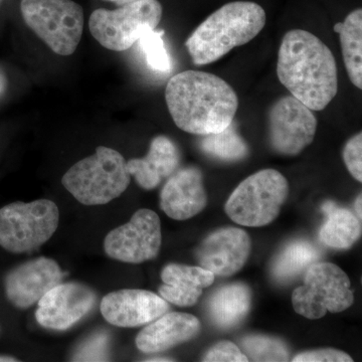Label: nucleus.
<instances>
[{
	"label": "nucleus",
	"mask_w": 362,
	"mask_h": 362,
	"mask_svg": "<svg viewBox=\"0 0 362 362\" xmlns=\"http://www.w3.org/2000/svg\"><path fill=\"white\" fill-rule=\"evenodd\" d=\"M165 100L176 126L195 135L226 129L239 108L232 86L214 74L201 71L173 76L166 86Z\"/></svg>",
	"instance_id": "obj_1"
},
{
	"label": "nucleus",
	"mask_w": 362,
	"mask_h": 362,
	"mask_svg": "<svg viewBox=\"0 0 362 362\" xmlns=\"http://www.w3.org/2000/svg\"><path fill=\"white\" fill-rule=\"evenodd\" d=\"M279 80L312 111L325 109L337 94V66L329 47L313 33L292 30L283 37L277 62Z\"/></svg>",
	"instance_id": "obj_2"
},
{
	"label": "nucleus",
	"mask_w": 362,
	"mask_h": 362,
	"mask_svg": "<svg viewBox=\"0 0 362 362\" xmlns=\"http://www.w3.org/2000/svg\"><path fill=\"white\" fill-rule=\"evenodd\" d=\"M266 13L256 2L233 1L221 6L197 26L185 45L194 65L214 63L235 47L254 40L266 25Z\"/></svg>",
	"instance_id": "obj_3"
},
{
	"label": "nucleus",
	"mask_w": 362,
	"mask_h": 362,
	"mask_svg": "<svg viewBox=\"0 0 362 362\" xmlns=\"http://www.w3.org/2000/svg\"><path fill=\"white\" fill-rule=\"evenodd\" d=\"M131 175L122 154L99 146L93 156L74 164L62 178L64 187L85 206H103L120 197Z\"/></svg>",
	"instance_id": "obj_4"
},
{
	"label": "nucleus",
	"mask_w": 362,
	"mask_h": 362,
	"mask_svg": "<svg viewBox=\"0 0 362 362\" xmlns=\"http://www.w3.org/2000/svg\"><path fill=\"white\" fill-rule=\"evenodd\" d=\"M289 194L284 175L264 169L240 183L226 202L225 209L238 225L261 228L270 225L280 214Z\"/></svg>",
	"instance_id": "obj_5"
},
{
	"label": "nucleus",
	"mask_w": 362,
	"mask_h": 362,
	"mask_svg": "<svg viewBox=\"0 0 362 362\" xmlns=\"http://www.w3.org/2000/svg\"><path fill=\"white\" fill-rule=\"evenodd\" d=\"M23 21L52 52L71 56L77 49L83 30L84 13L73 0H21Z\"/></svg>",
	"instance_id": "obj_6"
},
{
	"label": "nucleus",
	"mask_w": 362,
	"mask_h": 362,
	"mask_svg": "<svg viewBox=\"0 0 362 362\" xmlns=\"http://www.w3.org/2000/svg\"><path fill=\"white\" fill-rule=\"evenodd\" d=\"M58 206L49 199L14 202L0 209V246L13 254L39 249L59 226Z\"/></svg>",
	"instance_id": "obj_7"
},
{
	"label": "nucleus",
	"mask_w": 362,
	"mask_h": 362,
	"mask_svg": "<svg viewBox=\"0 0 362 362\" xmlns=\"http://www.w3.org/2000/svg\"><path fill=\"white\" fill-rule=\"evenodd\" d=\"M349 276L328 262L314 263L307 269L303 285L292 294L295 312L305 318L320 319L327 312L340 313L354 304Z\"/></svg>",
	"instance_id": "obj_8"
},
{
	"label": "nucleus",
	"mask_w": 362,
	"mask_h": 362,
	"mask_svg": "<svg viewBox=\"0 0 362 362\" xmlns=\"http://www.w3.org/2000/svg\"><path fill=\"white\" fill-rule=\"evenodd\" d=\"M163 9L157 0H140L115 9H97L90 14V32L110 51H127L149 30H156Z\"/></svg>",
	"instance_id": "obj_9"
},
{
	"label": "nucleus",
	"mask_w": 362,
	"mask_h": 362,
	"mask_svg": "<svg viewBox=\"0 0 362 362\" xmlns=\"http://www.w3.org/2000/svg\"><path fill=\"white\" fill-rule=\"evenodd\" d=\"M160 218L150 209L133 214L125 225L114 228L104 240L107 256L128 264H141L156 259L160 251Z\"/></svg>",
	"instance_id": "obj_10"
},
{
	"label": "nucleus",
	"mask_w": 362,
	"mask_h": 362,
	"mask_svg": "<svg viewBox=\"0 0 362 362\" xmlns=\"http://www.w3.org/2000/svg\"><path fill=\"white\" fill-rule=\"evenodd\" d=\"M269 139L282 156H295L313 142L317 119L306 105L293 96L281 98L269 112Z\"/></svg>",
	"instance_id": "obj_11"
},
{
	"label": "nucleus",
	"mask_w": 362,
	"mask_h": 362,
	"mask_svg": "<svg viewBox=\"0 0 362 362\" xmlns=\"http://www.w3.org/2000/svg\"><path fill=\"white\" fill-rule=\"evenodd\" d=\"M96 299L95 292L87 286L59 283L37 302L35 318L47 329L66 330L94 308Z\"/></svg>",
	"instance_id": "obj_12"
},
{
	"label": "nucleus",
	"mask_w": 362,
	"mask_h": 362,
	"mask_svg": "<svg viewBox=\"0 0 362 362\" xmlns=\"http://www.w3.org/2000/svg\"><path fill=\"white\" fill-rule=\"evenodd\" d=\"M251 251V238L244 230L225 228L202 240L197 259L199 266L214 275L230 277L244 268Z\"/></svg>",
	"instance_id": "obj_13"
},
{
	"label": "nucleus",
	"mask_w": 362,
	"mask_h": 362,
	"mask_svg": "<svg viewBox=\"0 0 362 362\" xmlns=\"http://www.w3.org/2000/svg\"><path fill=\"white\" fill-rule=\"evenodd\" d=\"M102 315L117 327L147 325L169 310L168 302L156 293L123 289L109 293L102 299Z\"/></svg>",
	"instance_id": "obj_14"
},
{
	"label": "nucleus",
	"mask_w": 362,
	"mask_h": 362,
	"mask_svg": "<svg viewBox=\"0 0 362 362\" xmlns=\"http://www.w3.org/2000/svg\"><path fill=\"white\" fill-rule=\"evenodd\" d=\"M64 276L65 273L54 259L45 257L32 259L7 275L6 296L18 308H30L59 285Z\"/></svg>",
	"instance_id": "obj_15"
},
{
	"label": "nucleus",
	"mask_w": 362,
	"mask_h": 362,
	"mask_svg": "<svg viewBox=\"0 0 362 362\" xmlns=\"http://www.w3.org/2000/svg\"><path fill=\"white\" fill-rule=\"evenodd\" d=\"M160 194V209L175 221H187L201 214L207 197L201 169L190 166L169 176Z\"/></svg>",
	"instance_id": "obj_16"
},
{
	"label": "nucleus",
	"mask_w": 362,
	"mask_h": 362,
	"mask_svg": "<svg viewBox=\"0 0 362 362\" xmlns=\"http://www.w3.org/2000/svg\"><path fill=\"white\" fill-rule=\"evenodd\" d=\"M201 327L199 319L192 314L166 312L140 331L136 346L143 354L166 351L197 337Z\"/></svg>",
	"instance_id": "obj_17"
},
{
	"label": "nucleus",
	"mask_w": 362,
	"mask_h": 362,
	"mask_svg": "<svg viewBox=\"0 0 362 362\" xmlns=\"http://www.w3.org/2000/svg\"><path fill=\"white\" fill-rule=\"evenodd\" d=\"M180 153L173 140L166 136H157L151 141L148 154L144 158L126 162L128 173L134 176L143 189L152 190L178 169Z\"/></svg>",
	"instance_id": "obj_18"
},
{
	"label": "nucleus",
	"mask_w": 362,
	"mask_h": 362,
	"mask_svg": "<svg viewBox=\"0 0 362 362\" xmlns=\"http://www.w3.org/2000/svg\"><path fill=\"white\" fill-rule=\"evenodd\" d=\"M163 284L158 292L164 300L178 307H192L197 303L202 290L214 284V275L202 267L169 264L161 272Z\"/></svg>",
	"instance_id": "obj_19"
},
{
	"label": "nucleus",
	"mask_w": 362,
	"mask_h": 362,
	"mask_svg": "<svg viewBox=\"0 0 362 362\" xmlns=\"http://www.w3.org/2000/svg\"><path fill=\"white\" fill-rule=\"evenodd\" d=\"M252 306V291L249 286L233 283L220 288L209 301V315L221 329L239 325Z\"/></svg>",
	"instance_id": "obj_20"
},
{
	"label": "nucleus",
	"mask_w": 362,
	"mask_h": 362,
	"mask_svg": "<svg viewBox=\"0 0 362 362\" xmlns=\"http://www.w3.org/2000/svg\"><path fill=\"white\" fill-rule=\"evenodd\" d=\"M327 220L319 230V240L334 249H349L361 235V220L347 209L327 202L322 207Z\"/></svg>",
	"instance_id": "obj_21"
},
{
	"label": "nucleus",
	"mask_w": 362,
	"mask_h": 362,
	"mask_svg": "<svg viewBox=\"0 0 362 362\" xmlns=\"http://www.w3.org/2000/svg\"><path fill=\"white\" fill-rule=\"evenodd\" d=\"M339 33L345 68L352 84L362 89V11L357 8L334 26Z\"/></svg>",
	"instance_id": "obj_22"
},
{
	"label": "nucleus",
	"mask_w": 362,
	"mask_h": 362,
	"mask_svg": "<svg viewBox=\"0 0 362 362\" xmlns=\"http://www.w3.org/2000/svg\"><path fill=\"white\" fill-rule=\"evenodd\" d=\"M321 257L320 250L308 240H295L278 255L272 265V275L279 282H287L307 270Z\"/></svg>",
	"instance_id": "obj_23"
},
{
	"label": "nucleus",
	"mask_w": 362,
	"mask_h": 362,
	"mask_svg": "<svg viewBox=\"0 0 362 362\" xmlns=\"http://www.w3.org/2000/svg\"><path fill=\"white\" fill-rule=\"evenodd\" d=\"M201 148L206 156L223 161H239L249 153L247 143L239 134L233 123L218 133L202 135Z\"/></svg>",
	"instance_id": "obj_24"
},
{
	"label": "nucleus",
	"mask_w": 362,
	"mask_h": 362,
	"mask_svg": "<svg viewBox=\"0 0 362 362\" xmlns=\"http://www.w3.org/2000/svg\"><path fill=\"white\" fill-rule=\"evenodd\" d=\"M242 345L252 361H287L289 358V350L278 338L249 335L243 338Z\"/></svg>",
	"instance_id": "obj_25"
},
{
	"label": "nucleus",
	"mask_w": 362,
	"mask_h": 362,
	"mask_svg": "<svg viewBox=\"0 0 362 362\" xmlns=\"http://www.w3.org/2000/svg\"><path fill=\"white\" fill-rule=\"evenodd\" d=\"M163 35V30H156V28L146 30L137 42L150 69L160 73H169L173 69V63L166 49Z\"/></svg>",
	"instance_id": "obj_26"
},
{
	"label": "nucleus",
	"mask_w": 362,
	"mask_h": 362,
	"mask_svg": "<svg viewBox=\"0 0 362 362\" xmlns=\"http://www.w3.org/2000/svg\"><path fill=\"white\" fill-rule=\"evenodd\" d=\"M109 337L106 333H97L82 344L74 356L75 361H108Z\"/></svg>",
	"instance_id": "obj_27"
},
{
	"label": "nucleus",
	"mask_w": 362,
	"mask_h": 362,
	"mask_svg": "<svg viewBox=\"0 0 362 362\" xmlns=\"http://www.w3.org/2000/svg\"><path fill=\"white\" fill-rule=\"evenodd\" d=\"M343 160L354 180L362 181V134L350 138L343 149Z\"/></svg>",
	"instance_id": "obj_28"
},
{
	"label": "nucleus",
	"mask_w": 362,
	"mask_h": 362,
	"mask_svg": "<svg viewBox=\"0 0 362 362\" xmlns=\"http://www.w3.org/2000/svg\"><path fill=\"white\" fill-rule=\"evenodd\" d=\"M202 361L206 362H245L249 361V358L246 354L240 351L235 343L221 341L207 351Z\"/></svg>",
	"instance_id": "obj_29"
},
{
	"label": "nucleus",
	"mask_w": 362,
	"mask_h": 362,
	"mask_svg": "<svg viewBox=\"0 0 362 362\" xmlns=\"http://www.w3.org/2000/svg\"><path fill=\"white\" fill-rule=\"evenodd\" d=\"M294 362H351L354 359L338 349H319L303 352L293 358Z\"/></svg>",
	"instance_id": "obj_30"
},
{
	"label": "nucleus",
	"mask_w": 362,
	"mask_h": 362,
	"mask_svg": "<svg viewBox=\"0 0 362 362\" xmlns=\"http://www.w3.org/2000/svg\"><path fill=\"white\" fill-rule=\"evenodd\" d=\"M361 194H359L358 197H357L356 201V216H358L359 220H361L362 216V211H361Z\"/></svg>",
	"instance_id": "obj_31"
},
{
	"label": "nucleus",
	"mask_w": 362,
	"mask_h": 362,
	"mask_svg": "<svg viewBox=\"0 0 362 362\" xmlns=\"http://www.w3.org/2000/svg\"><path fill=\"white\" fill-rule=\"evenodd\" d=\"M6 78L4 74L2 73V71L0 70V96L4 94V90H6Z\"/></svg>",
	"instance_id": "obj_32"
},
{
	"label": "nucleus",
	"mask_w": 362,
	"mask_h": 362,
	"mask_svg": "<svg viewBox=\"0 0 362 362\" xmlns=\"http://www.w3.org/2000/svg\"><path fill=\"white\" fill-rule=\"evenodd\" d=\"M107 1L114 2L117 6H122L126 4H133V2L140 1V0H107Z\"/></svg>",
	"instance_id": "obj_33"
},
{
	"label": "nucleus",
	"mask_w": 362,
	"mask_h": 362,
	"mask_svg": "<svg viewBox=\"0 0 362 362\" xmlns=\"http://www.w3.org/2000/svg\"><path fill=\"white\" fill-rule=\"evenodd\" d=\"M148 362H168V361H173V359L164 358V357H158V358H152L148 359V361H145Z\"/></svg>",
	"instance_id": "obj_34"
},
{
	"label": "nucleus",
	"mask_w": 362,
	"mask_h": 362,
	"mask_svg": "<svg viewBox=\"0 0 362 362\" xmlns=\"http://www.w3.org/2000/svg\"><path fill=\"white\" fill-rule=\"evenodd\" d=\"M18 361V359L13 358L11 356H0V362H14Z\"/></svg>",
	"instance_id": "obj_35"
},
{
	"label": "nucleus",
	"mask_w": 362,
	"mask_h": 362,
	"mask_svg": "<svg viewBox=\"0 0 362 362\" xmlns=\"http://www.w3.org/2000/svg\"><path fill=\"white\" fill-rule=\"evenodd\" d=\"M0 2H1V0H0Z\"/></svg>",
	"instance_id": "obj_36"
}]
</instances>
